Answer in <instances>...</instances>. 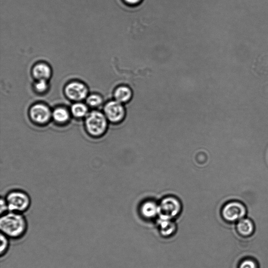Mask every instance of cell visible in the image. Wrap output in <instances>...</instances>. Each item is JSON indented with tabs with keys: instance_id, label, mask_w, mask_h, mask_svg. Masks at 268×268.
I'll list each match as a JSON object with an SVG mask.
<instances>
[{
	"instance_id": "1",
	"label": "cell",
	"mask_w": 268,
	"mask_h": 268,
	"mask_svg": "<svg viewBox=\"0 0 268 268\" xmlns=\"http://www.w3.org/2000/svg\"><path fill=\"white\" fill-rule=\"evenodd\" d=\"M27 228V222L23 214L8 211L1 215L0 230L9 240L21 239L25 235Z\"/></svg>"
},
{
	"instance_id": "11",
	"label": "cell",
	"mask_w": 268,
	"mask_h": 268,
	"mask_svg": "<svg viewBox=\"0 0 268 268\" xmlns=\"http://www.w3.org/2000/svg\"><path fill=\"white\" fill-rule=\"evenodd\" d=\"M72 116L70 111L63 107H58L52 111V121L58 126H65L70 123Z\"/></svg>"
},
{
	"instance_id": "6",
	"label": "cell",
	"mask_w": 268,
	"mask_h": 268,
	"mask_svg": "<svg viewBox=\"0 0 268 268\" xmlns=\"http://www.w3.org/2000/svg\"><path fill=\"white\" fill-rule=\"evenodd\" d=\"M29 120L34 125L44 126L52 121V111L50 108L44 104L33 105L28 112Z\"/></svg>"
},
{
	"instance_id": "14",
	"label": "cell",
	"mask_w": 268,
	"mask_h": 268,
	"mask_svg": "<svg viewBox=\"0 0 268 268\" xmlns=\"http://www.w3.org/2000/svg\"><path fill=\"white\" fill-rule=\"evenodd\" d=\"M70 111L72 117L78 120H84L89 112L88 106L79 102L72 105Z\"/></svg>"
},
{
	"instance_id": "3",
	"label": "cell",
	"mask_w": 268,
	"mask_h": 268,
	"mask_svg": "<svg viewBox=\"0 0 268 268\" xmlns=\"http://www.w3.org/2000/svg\"><path fill=\"white\" fill-rule=\"evenodd\" d=\"M4 198L9 212L23 214L28 210L31 205L30 196L22 190L9 192Z\"/></svg>"
},
{
	"instance_id": "2",
	"label": "cell",
	"mask_w": 268,
	"mask_h": 268,
	"mask_svg": "<svg viewBox=\"0 0 268 268\" xmlns=\"http://www.w3.org/2000/svg\"><path fill=\"white\" fill-rule=\"evenodd\" d=\"M84 120L86 133L93 138L103 137L107 132L110 123L104 113L97 110L89 112Z\"/></svg>"
},
{
	"instance_id": "4",
	"label": "cell",
	"mask_w": 268,
	"mask_h": 268,
	"mask_svg": "<svg viewBox=\"0 0 268 268\" xmlns=\"http://www.w3.org/2000/svg\"><path fill=\"white\" fill-rule=\"evenodd\" d=\"M160 216L176 220L182 212V204L178 198L174 196H168L159 203Z\"/></svg>"
},
{
	"instance_id": "15",
	"label": "cell",
	"mask_w": 268,
	"mask_h": 268,
	"mask_svg": "<svg viewBox=\"0 0 268 268\" xmlns=\"http://www.w3.org/2000/svg\"><path fill=\"white\" fill-rule=\"evenodd\" d=\"M237 231L244 236L251 235L254 231V224L248 218H243L238 221L237 225Z\"/></svg>"
},
{
	"instance_id": "13",
	"label": "cell",
	"mask_w": 268,
	"mask_h": 268,
	"mask_svg": "<svg viewBox=\"0 0 268 268\" xmlns=\"http://www.w3.org/2000/svg\"><path fill=\"white\" fill-rule=\"evenodd\" d=\"M33 74L38 81H47L51 76V70L46 64H39L34 66Z\"/></svg>"
},
{
	"instance_id": "21",
	"label": "cell",
	"mask_w": 268,
	"mask_h": 268,
	"mask_svg": "<svg viewBox=\"0 0 268 268\" xmlns=\"http://www.w3.org/2000/svg\"><path fill=\"white\" fill-rule=\"evenodd\" d=\"M0 203H1V207H0L1 208V210H0V212H1V215H2L8 211L5 198H1V202Z\"/></svg>"
},
{
	"instance_id": "16",
	"label": "cell",
	"mask_w": 268,
	"mask_h": 268,
	"mask_svg": "<svg viewBox=\"0 0 268 268\" xmlns=\"http://www.w3.org/2000/svg\"><path fill=\"white\" fill-rule=\"evenodd\" d=\"M86 102L89 106L96 108L102 105L103 99L100 95L95 94H92L87 97Z\"/></svg>"
},
{
	"instance_id": "20",
	"label": "cell",
	"mask_w": 268,
	"mask_h": 268,
	"mask_svg": "<svg viewBox=\"0 0 268 268\" xmlns=\"http://www.w3.org/2000/svg\"><path fill=\"white\" fill-rule=\"evenodd\" d=\"M240 268H257V266L254 261L251 260H247L242 263Z\"/></svg>"
},
{
	"instance_id": "8",
	"label": "cell",
	"mask_w": 268,
	"mask_h": 268,
	"mask_svg": "<svg viewBox=\"0 0 268 268\" xmlns=\"http://www.w3.org/2000/svg\"><path fill=\"white\" fill-rule=\"evenodd\" d=\"M159 235L164 239H170L175 237L178 231V226L175 220L160 216L155 222Z\"/></svg>"
},
{
	"instance_id": "12",
	"label": "cell",
	"mask_w": 268,
	"mask_h": 268,
	"mask_svg": "<svg viewBox=\"0 0 268 268\" xmlns=\"http://www.w3.org/2000/svg\"><path fill=\"white\" fill-rule=\"evenodd\" d=\"M133 96L132 89L124 85L118 87L114 93L115 100L123 104L130 102Z\"/></svg>"
},
{
	"instance_id": "7",
	"label": "cell",
	"mask_w": 268,
	"mask_h": 268,
	"mask_svg": "<svg viewBox=\"0 0 268 268\" xmlns=\"http://www.w3.org/2000/svg\"><path fill=\"white\" fill-rule=\"evenodd\" d=\"M103 113L108 122L113 124L122 123L126 114L124 104L115 100L109 101L105 105Z\"/></svg>"
},
{
	"instance_id": "17",
	"label": "cell",
	"mask_w": 268,
	"mask_h": 268,
	"mask_svg": "<svg viewBox=\"0 0 268 268\" xmlns=\"http://www.w3.org/2000/svg\"><path fill=\"white\" fill-rule=\"evenodd\" d=\"M0 240H1V247H0V256H1V257H3L7 254L9 250V239L6 236L1 233V235H0Z\"/></svg>"
},
{
	"instance_id": "10",
	"label": "cell",
	"mask_w": 268,
	"mask_h": 268,
	"mask_svg": "<svg viewBox=\"0 0 268 268\" xmlns=\"http://www.w3.org/2000/svg\"><path fill=\"white\" fill-rule=\"evenodd\" d=\"M65 93L70 100L79 102L84 100L88 95L87 88L83 84L73 82L68 84L65 89Z\"/></svg>"
},
{
	"instance_id": "5",
	"label": "cell",
	"mask_w": 268,
	"mask_h": 268,
	"mask_svg": "<svg viewBox=\"0 0 268 268\" xmlns=\"http://www.w3.org/2000/svg\"><path fill=\"white\" fill-rule=\"evenodd\" d=\"M247 213L245 204L241 201L233 200L226 203L222 207L221 215L227 222L239 221L244 218Z\"/></svg>"
},
{
	"instance_id": "18",
	"label": "cell",
	"mask_w": 268,
	"mask_h": 268,
	"mask_svg": "<svg viewBox=\"0 0 268 268\" xmlns=\"http://www.w3.org/2000/svg\"><path fill=\"white\" fill-rule=\"evenodd\" d=\"M35 88L36 90L39 93L45 92L48 88V85L46 81H38L35 84Z\"/></svg>"
},
{
	"instance_id": "19",
	"label": "cell",
	"mask_w": 268,
	"mask_h": 268,
	"mask_svg": "<svg viewBox=\"0 0 268 268\" xmlns=\"http://www.w3.org/2000/svg\"><path fill=\"white\" fill-rule=\"evenodd\" d=\"M122 1L128 6L135 7L142 4L144 0H122Z\"/></svg>"
},
{
	"instance_id": "9",
	"label": "cell",
	"mask_w": 268,
	"mask_h": 268,
	"mask_svg": "<svg viewBox=\"0 0 268 268\" xmlns=\"http://www.w3.org/2000/svg\"><path fill=\"white\" fill-rule=\"evenodd\" d=\"M139 214L146 222H156L160 215V205L153 200L144 202L139 208Z\"/></svg>"
}]
</instances>
